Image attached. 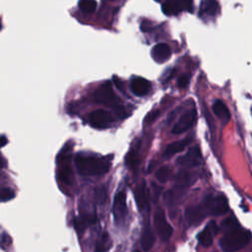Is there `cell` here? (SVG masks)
Returning a JSON list of instances; mask_svg holds the SVG:
<instances>
[{"label": "cell", "mask_w": 252, "mask_h": 252, "mask_svg": "<svg viewBox=\"0 0 252 252\" xmlns=\"http://www.w3.org/2000/svg\"><path fill=\"white\" fill-rule=\"evenodd\" d=\"M251 240V232L239 225L225 231L220 240V246L224 252H234L245 247Z\"/></svg>", "instance_id": "cell-1"}, {"label": "cell", "mask_w": 252, "mask_h": 252, "mask_svg": "<svg viewBox=\"0 0 252 252\" xmlns=\"http://www.w3.org/2000/svg\"><path fill=\"white\" fill-rule=\"evenodd\" d=\"M76 167L80 174L87 176L101 175L108 171L110 163L105 158H99L95 157H77Z\"/></svg>", "instance_id": "cell-2"}, {"label": "cell", "mask_w": 252, "mask_h": 252, "mask_svg": "<svg viewBox=\"0 0 252 252\" xmlns=\"http://www.w3.org/2000/svg\"><path fill=\"white\" fill-rule=\"evenodd\" d=\"M94 98L96 102L102 103L108 106L113 107V109L119 106V98L113 92L112 86L109 81L104 82L100 85L94 93Z\"/></svg>", "instance_id": "cell-3"}, {"label": "cell", "mask_w": 252, "mask_h": 252, "mask_svg": "<svg viewBox=\"0 0 252 252\" xmlns=\"http://www.w3.org/2000/svg\"><path fill=\"white\" fill-rule=\"evenodd\" d=\"M206 212L214 216H220L227 212L228 203L223 195H209L204 200Z\"/></svg>", "instance_id": "cell-4"}, {"label": "cell", "mask_w": 252, "mask_h": 252, "mask_svg": "<svg viewBox=\"0 0 252 252\" xmlns=\"http://www.w3.org/2000/svg\"><path fill=\"white\" fill-rule=\"evenodd\" d=\"M154 224L156 227V231L161 240H167L171 236L173 229L166 220L163 210L160 208L157 209L154 215Z\"/></svg>", "instance_id": "cell-5"}, {"label": "cell", "mask_w": 252, "mask_h": 252, "mask_svg": "<svg viewBox=\"0 0 252 252\" xmlns=\"http://www.w3.org/2000/svg\"><path fill=\"white\" fill-rule=\"evenodd\" d=\"M112 214L116 224H120L124 221L127 216V206H126V196L123 191H118L113 199Z\"/></svg>", "instance_id": "cell-6"}, {"label": "cell", "mask_w": 252, "mask_h": 252, "mask_svg": "<svg viewBox=\"0 0 252 252\" xmlns=\"http://www.w3.org/2000/svg\"><path fill=\"white\" fill-rule=\"evenodd\" d=\"M197 119V112L195 109H190L183 113L179 120L175 123V125L172 128V133L173 134H182L189 130L194 123L196 122Z\"/></svg>", "instance_id": "cell-7"}, {"label": "cell", "mask_w": 252, "mask_h": 252, "mask_svg": "<svg viewBox=\"0 0 252 252\" xmlns=\"http://www.w3.org/2000/svg\"><path fill=\"white\" fill-rule=\"evenodd\" d=\"M112 121V115L107 110L97 109L89 114V122L94 128H106Z\"/></svg>", "instance_id": "cell-8"}, {"label": "cell", "mask_w": 252, "mask_h": 252, "mask_svg": "<svg viewBox=\"0 0 252 252\" xmlns=\"http://www.w3.org/2000/svg\"><path fill=\"white\" fill-rule=\"evenodd\" d=\"M202 161V154L200 151V148L197 146H194L189 149V151L179 157L176 159V163L178 165H184V166H197Z\"/></svg>", "instance_id": "cell-9"}, {"label": "cell", "mask_w": 252, "mask_h": 252, "mask_svg": "<svg viewBox=\"0 0 252 252\" xmlns=\"http://www.w3.org/2000/svg\"><path fill=\"white\" fill-rule=\"evenodd\" d=\"M69 155L65 152L62 155L58 157V162H59V170H58V177L59 179L64 182L65 184H72L73 183V172L69 165Z\"/></svg>", "instance_id": "cell-10"}, {"label": "cell", "mask_w": 252, "mask_h": 252, "mask_svg": "<svg viewBox=\"0 0 252 252\" xmlns=\"http://www.w3.org/2000/svg\"><path fill=\"white\" fill-rule=\"evenodd\" d=\"M193 3L191 1H166L161 4V11L167 15H177L183 10L192 12Z\"/></svg>", "instance_id": "cell-11"}, {"label": "cell", "mask_w": 252, "mask_h": 252, "mask_svg": "<svg viewBox=\"0 0 252 252\" xmlns=\"http://www.w3.org/2000/svg\"><path fill=\"white\" fill-rule=\"evenodd\" d=\"M206 210L203 206H193L188 207L185 211V218L189 224L197 225L199 224L206 216Z\"/></svg>", "instance_id": "cell-12"}, {"label": "cell", "mask_w": 252, "mask_h": 252, "mask_svg": "<svg viewBox=\"0 0 252 252\" xmlns=\"http://www.w3.org/2000/svg\"><path fill=\"white\" fill-rule=\"evenodd\" d=\"M218 232V225L214 220L210 221L208 225L198 234V240L199 242L205 246L209 247L213 243V237Z\"/></svg>", "instance_id": "cell-13"}, {"label": "cell", "mask_w": 252, "mask_h": 252, "mask_svg": "<svg viewBox=\"0 0 252 252\" xmlns=\"http://www.w3.org/2000/svg\"><path fill=\"white\" fill-rule=\"evenodd\" d=\"M153 59L158 63H162L166 61L171 55V49L168 44L164 42H159L154 45L151 51Z\"/></svg>", "instance_id": "cell-14"}, {"label": "cell", "mask_w": 252, "mask_h": 252, "mask_svg": "<svg viewBox=\"0 0 252 252\" xmlns=\"http://www.w3.org/2000/svg\"><path fill=\"white\" fill-rule=\"evenodd\" d=\"M130 88L134 94H136L138 96H142V95H145L146 94H148V92L150 91L151 83L145 78L135 77L131 81Z\"/></svg>", "instance_id": "cell-15"}, {"label": "cell", "mask_w": 252, "mask_h": 252, "mask_svg": "<svg viewBox=\"0 0 252 252\" xmlns=\"http://www.w3.org/2000/svg\"><path fill=\"white\" fill-rule=\"evenodd\" d=\"M154 244H155V235L149 220H146L143 226V230H142L141 245L143 250L149 251L154 246Z\"/></svg>", "instance_id": "cell-16"}, {"label": "cell", "mask_w": 252, "mask_h": 252, "mask_svg": "<svg viewBox=\"0 0 252 252\" xmlns=\"http://www.w3.org/2000/svg\"><path fill=\"white\" fill-rule=\"evenodd\" d=\"M97 220L95 214H87L81 215L74 219V226L78 233H83L86 227L95 223Z\"/></svg>", "instance_id": "cell-17"}, {"label": "cell", "mask_w": 252, "mask_h": 252, "mask_svg": "<svg viewBox=\"0 0 252 252\" xmlns=\"http://www.w3.org/2000/svg\"><path fill=\"white\" fill-rule=\"evenodd\" d=\"M135 200L140 211H143L148 207L149 197H148L147 187L144 181L140 185H138L135 189Z\"/></svg>", "instance_id": "cell-18"}, {"label": "cell", "mask_w": 252, "mask_h": 252, "mask_svg": "<svg viewBox=\"0 0 252 252\" xmlns=\"http://www.w3.org/2000/svg\"><path fill=\"white\" fill-rule=\"evenodd\" d=\"M213 111L217 115V117H219V119H220L222 122L226 123L227 121H229L230 112H229L227 106L221 100L218 99L214 102Z\"/></svg>", "instance_id": "cell-19"}, {"label": "cell", "mask_w": 252, "mask_h": 252, "mask_svg": "<svg viewBox=\"0 0 252 252\" xmlns=\"http://www.w3.org/2000/svg\"><path fill=\"white\" fill-rule=\"evenodd\" d=\"M190 138H186L184 140H181V141H177V142H173L169 145H167V147L165 148V151H164V157H171L177 153H180L182 152L186 146L190 143Z\"/></svg>", "instance_id": "cell-20"}, {"label": "cell", "mask_w": 252, "mask_h": 252, "mask_svg": "<svg viewBox=\"0 0 252 252\" xmlns=\"http://www.w3.org/2000/svg\"><path fill=\"white\" fill-rule=\"evenodd\" d=\"M112 246V241L107 232H103L95 242L94 252H108Z\"/></svg>", "instance_id": "cell-21"}, {"label": "cell", "mask_w": 252, "mask_h": 252, "mask_svg": "<svg viewBox=\"0 0 252 252\" xmlns=\"http://www.w3.org/2000/svg\"><path fill=\"white\" fill-rule=\"evenodd\" d=\"M219 10L220 6L217 1H203L200 5V15L215 16Z\"/></svg>", "instance_id": "cell-22"}, {"label": "cell", "mask_w": 252, "mask_h": 252, "mask_svg": "<svg viewBox=\"0 0 252 252\" xmlns=\"http://www.w3.org/2000/svg\"><path fill=\"white\" fill-rule=\"evenodd\" d=\"M125 162L127 163L128 167L131 168L132 170H136L139 162H140V158H139V154L137 152V150L132 149L125 157Z\"/></svg>", "instance_id": "cell-23"}, {"label": "cell", "mask_w": 252, "mask_h": 252, "mask_svg": "<svg viewBox=\"0 0 252 252\" xmlns=\"http://www.w3.org/2000/svg\"><path fill=\"white\" fill-rule=\"evenodd\" d=\"M170 175H171V168H170L169 166H166V165L159 167V168L158 169L157 173H156L157 179H158L159 182H161V183L166 182V181L169 179Z\"/></svg>", "instance_id": "cell-24"}, {"label": "cell", "mask_w": 252, "mask_h": 252, "mask_svg": "<svg viewBox=\"0 0 252 252\" xmlns=\"http://www.w3.org/2000/svg\"><path fill=\"white\" fill-rule=\"evenodd\" d=\"M79 8L84 13H93L96 8V2L94 0H82L79 2Z\"/></svg>", "instance_id": "cell-25"}, {"label": "cell", "mask_w": 252, "mask_h": 252, "mask_svg": "<svg viewBox=\"0 0 252 252\" xmlns=\"http://www.w3.org/2000/svg\"><path fill=\"white\" fill-rule=\"evenodd\" d=\"M0 196H1V201L2 202H7V201L12 200L15 197V193L11 188L4 187V188L1 189Z\"/></svg>", "instance_id": "cell-26"}, {"label": "cell", "mask_w": 252, "mask_h": 252, "mask_svg": "<svg viewBox=\"0 0 252 252\" xmlns=\"http://www.w3.org/2000/svg\"><path fill=\"white\" fill-rule=\"evenodd\" d=\"M94 196H95V199L101 203L104 201V198H105V190L103 187H98L95 189V193H94Z\"/></svg>", "instance_id": "cell-27"}, {"label": "cell", "mask_w": 252, "mask_h": 252, "mask_svg": "<svg viewBox=\"0 0 252 252\" xmlns=\"http://www.w3.org/2000/svg\"><path fill=\"white\" fill-rule=\"evenodd\" d=\"M159 115V111L158 110H154V111H152V112H150L147 116H146V118H145V122H147V123H150V122H153L158 116Z\"/></svg>", "instance_id": "cell-28"}, {"label": "cell", "mask_w": 252, "mask_h": 252, "mask_svg": "<svg viewBox=\"0 0 252 252\" xmlns=\"http://www.w3.org/2000/svg\"><path fill=\"white\" fill-rule=\"evenodd\" d=\"M189 82V78L187 75H182L179 77V79L177 80V85L180 88H185L188 85Z\"/></svg>", "instance_id": "cell-29"}, {"label": "cell", "mask_w": 252, "mask_h": 252, "mask_svg": "<svg viewBox=\"0 0 252 252\" xmlns=\"http://www.w3.org/2000/svg\"><path fill=\"white\" fill-rule=\"evenodd\" d=\"M0 142H1V147H4L7 144V139L5 137V135H1L0 137Z\"/></svg>", "instance_id": "cell-30"}, {"label": "cell", "mask_w": 252, "mask_h": 252, "mask_svg": "<svg viewBox=\"0 0 252 252\" xmlns=\"http://www.w3.org/2000/svg\"><path fill=\"white\" fill-rule=\"evenodd\" d=\"M137 252H139V251H137Z\"/></svg>", "instance_id": "cell-31"}]
</instances>
